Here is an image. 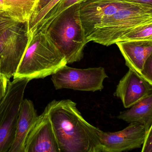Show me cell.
Masks as SVG:
<instances>
[{"label":"cell","mask_w":152,"mask_h":152,"mask_svg":"<svg viewBox=\"0 0 152 152\" xmlns=\"http://www.w3.org/2000/svg\"><path fill=\"white\" fill-rule=\"evenodd\" d=\"M47 106L60 152H101L102 131L84 118L75 102L53 100Z\"/></svg>","instance_id":"obj_1"},{"label":"cell","mask_w":152,"mask_h":152,"mask_svg":"<svg viewBox=\"0 0 152 152\" xmlns=\"http://www.w3.org/2000/svg\"><path fill=\"white\" fill-rule=\"evenodd\" d=\"M152 21V7L138 4L111 11L84 27L88 42L105 46L116 44L125 34Z\"/></svg>","instance_id":"obj_2"},{"label":"cell","mask_w":152,"mask_h":152,"mask_svg":"<svg viewBox=\"0 0 152 152\" xmlns=\"http://www.w3.org/2000/svg\"><path fill=\"white\" fill-rule=\"evenodd\" d=\"M30 35L13 79H44L67 64L66 58L46 32L37 31Z\"/></svg>","instance_id":"obj_3"},{"label":"cell","mask_w":152,"mask_h":152,"mask_svg":"<svg viewBox=\"0 0 152 152\" xmlns=\"http://www.w3.org/2000/svg\"><path fill=\"white\" fill-rule=\"evenodd\" d=\"M80 4L77 3L63 10L42 31L48 34L67 64L82 59L88 43L80 20Z\"/></svg>","instance_id":"obj_4"},{"label":"cell","mask_w":152,"mask_h":152,"mask_svg":"<svg viewBox=\"0 0 152 152\" xmlns=\"http://www.w3.org/2000/svg\"><path fill=\"white\" fill-rule=\"evenodd\" d=\"M108 78L102 67L82 69L66 65L52 75L51 80L56 90L70 89L95 92L103 89L104 81Z\"/></svg>","instance_id":"obj_5"},{"label":"cell","mask_w":152,"mask_h":152,"mask_svg":"<svg viewBox=\"0 0 152 152\" xmlns=\"http://www.w3.org/2000/svg\"><path fill=\"white\" fill-rule=\"evenodd\" d=\"M145 131L143 125L130 123L123 130L118 132H104L100 134L101 152L127 151L142 147Z\"/></svg>","instance_id":"obj_6"},{"label":"cell","mask_w":152,"mask_h":152,"mask_svg":"<svg viewBox=\"0 0 152 152\" xmlns=\"http://www.w3.org/2000/svg\"><path fill=\"white\" fill-rule=\"evenodd\" d=\"M25 152H60L47 105L28 134Z\"/></svg>","instance_id":"obj_7"},{"label":"cell","mask_w":152,"mask_h":152,"mask_svg":"<svg viewBox=\"0 0 152 152\" xmlns=\"http://www.w3.org/2000/svg\"><path fill=\"white\" fill-rule=\"evenodd\" d=\"M152 93V86L140 74L129 68L120 80L114 96L121 100L124 108L128 109Z\"/></svg>","instance_id":"obj_8"},{"label":"cell","mask_w":152,"mask_h":152,"mask_svg":"<svg viewBox=\"0 0 152 152\" xmlns=\"http://www.w3.org/2000/svg\"><path fill=\"white\" fill-rule=\"evenodd\" d=\"M38 116L33 102L24 99L20 109L15 138L9 152H25L27 139Z\"/></svg>","instance_id":"obj_9"},{"label":"cell","mask_w":152,"mask_h":152,"mask_svg":"<svg viewBox=\"0 0 152 152\" xmlns=\"http://www.w3.org/2000/svg\"><path fill=\"white\" fill-rule=\"evenodd\" d=\"M129 68L140 74L147 58L152 52V42L147 41H126L117 42Z\"/></svg>","instance_id":"obj_10"},{"label":"cell","mask_w":152,"mask_h":152,"mask_svg":"<svg viewBox=\"0 0 152 152\" xmlns=\"http://www.w3.org/2000/svg\"><path fill=\"white\" fill-rule=\"evenodd\" d=\"M28 79H16L8 83L6 92L0 101V127L9 117L14 106L24 100Z\"/></svg>","instance_id":"obj_11"},{"label":"cell","mask_w":152,"mask_h":152,"mask_svg":"<svg viewBox=\"0 0 152 152\" xmlns=\"http://www.w3.org/2000/svg\"><path fill=\"white\" fill-rule=\"evenodd\" d=\"M129 108L120 112L117 118L129 123H139L147 132L152 123V93Z\"/></svg>","instance_id":"obj_12"},{"label":"cell","mask_w":152,"mask_h":152,"mask_svg":"<svg viewBox=\"0 0 152 152\" xmlns=\"http://www.w3.org/2000/svg\"><path fill=\"white\" fill-rule=\"evenodd\" d=\"M39 0H4L2 11L14 21L28 22L35 10Z\"/></svg>","instance_id":"obj_13"},{"label":"cell","mask_w":152,"mask_h":152,"mask_svg":"<svg viewBox=\"0 0 152 152\" xmlns=\"http://www.w3.org/2000/svg\"><path fill=\"white\" fill-rule=\"evenodd\" d=\"M22 102L18 103L0 127V152H9L15 138L17 122Z\"/></svg>","instance_id":"obj_14"},{"label":"cell","mask_w":152,"mask_h":152,"mask_svg":"<svg viewBox=\"0 0 152 152\" xmlns=\"http://www.w3.org/2000/svg\"><path fill=\"white\" fill-rule=\"evenodd\" d=\"M84 1L85 0H60L48 12L45 17L31 33L44 30L52 21L63 10L75 4Z\"/></svg>","instance_id":"obj_15"},{"label":"cell","mask_w":152,"mask_h":152,"mask_svg":"<svg viewBox=\"0 0 152 152\" xmlns=\"http://www.w3.org/2000/svg\"><path fill=\"white\" fill-rule=\"evenodd\" d=\"M126 41L152 42V21L144 23L133 29L123 35L119 40L118 42Z\"/></svg>","instance_id":"obj_16"},{"label":"cell","mask_w":152,"mask_h":152,"mask_svg":"<svg viewBox=\"0 0 152 152\" xmlns=\"http://www.w3.org/2000/svg\"><path fill=\"white\" fill-rule=\"evenodd\" d=\"M60 0H53L36 15L32 17L30 19L29 21L28 22V31L29 33H31L33 32V30L36 28L38 24L42 21V20L45 17L48 12Z\"/></svg>","instance_id":"obj_17"},{"label":"cell","mask_w":152,"mask_h":152,"mask_svg":"<svg viewBox=\"0 0 152 152\" xmlns=\"http://www.w3.org/2000/svg\"><path fill=\"white\" fill-rule=\"evenodd\" d=\"M140 75L152 86V52L145 61Z\"/></svg>","instance_id":"obj_18"},{"label":"cell","mask_w":152,"mask_h":152,"mask_svg":"<svg viewBox=\"0 0 152 152\" xmlns=\"http://www.w3.org/2000/svg\"><path fill=\"white\" fill-rule=\"evenodd\" d=\"M142 152H152V123L145 134L144 142L142 146Z\"/></svg>","instance_id":"obj_19"},{"label":"cell","mask_w":152,"mask_h":152,"mask_svg":"<svg viewBox=\"0 0 152 152\" xmlns=\"http://www.w3.org/2000/svg\"><path fill=\"white\" fill-rule=\"evenodd\" d=\"M17 22L11 18L6 16L2 11H0V33Z\"/></svg>","instance_id":"obj_20"},{"label":"cell","mask_w":152,"mask_h":152,"mask_svg":"<svg viewBox=\"0 0 152 152\" xmlns=\"http://www.w3.org/2000/svg\"><path fill=\"white\" fill-rule=\"evenodd\" d=\"M10 79L0 73V101L4 95Z\"/></svg>","instance_id":"obj_21"},{"label":"cell","mask_w":152,"mask_h":152,"mask_svg":"<svg viewBox=\"0 0 152 152\" xmlns=\"http://www.w3.org/2000/svg\"><path fill=\"white\" fill-rule=\"evenodd\" d=\"M52 1H53V0H39L37 6L35 10L34 13H33L31 18L36 15L39 12L41 11L45 7H46L49 4H50Z\"/></svg>","instance_id":"obj_22"},{"label":"cell","mask_w":152,"mask_h":152,"mask_svg":"<svg viewBox=\"0 0 152 152\" xmlns=\"http://www.w3.org/2000/svg\"><path fill=\"white\" fill-rule=\"evenodd\" d=\"M123 1L140 4L143 5H148L152 7V0H123Z\"/></svg>","instance_id":"obj_23"},{"label":"cell","mask_w":152,"mask_h":152,"mask_svg":"<svg viewBox=\"0 0 152 152\" xmlns=\"http://www.w3.org/2000/svg\"><path fill=\"white\" fill-rule=\"evenodd\" d=\"M4 7V0H0V11H2Z\"/></svg>","instance_id":"obj_24"},{"label":"cell","mask_w":152,"mask_h":152,"mask_svg":"<svg viewBox=\"0 0 152 152\" xmlns=\"http://www.w3.org/2000/svg\"><path fill=\"white\" fill-rule=\"evenodd\" d=\"M1 57H0V64H1Z\"/></svg>","instance_id":"obj_25"}]
</instances>
